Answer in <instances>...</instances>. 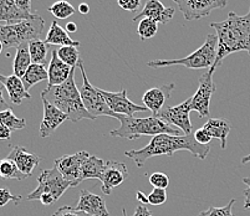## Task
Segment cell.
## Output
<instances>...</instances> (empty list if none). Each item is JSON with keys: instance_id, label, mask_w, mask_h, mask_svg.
Wrapping results in <instances>:
<instances>
[{"instance_id": "ffe728a7", "label": "cell", "mask_w": 250, "mask_h": 216, "mask_svg": "<svg viewBox=\"0 0 250 216\" xmlns=\"http://www.w3.org/2000/svg\"><path fill=\"white\" fill-rule=\"evenodd\" d=\"M72 69L74 67H70L69 65L63 63L59 59L58 49H52L51 60L47 65V75H49V77H47L49 85L47 86H60L66 82Z\"/></svg>"}, {"instance_id": "8992f818", "label": "cell", "mask_w": 250, "mask_h": 216, "mask_svg": "<svg viewBox=\"0 0 250 216\" xmlns=\"http://www.w3.org/2000/svg\"><path fill=\"white\" fill-rule=\"evenodd\" d=\"M217 47H218V36L217 34H208L206 36L204 44L199 49L192 52L190 55L186 56L183 59H177V60H154L149 61L147 63L148 67L153 69H161V67H167V66L181 65L187 67V69H210L215 62L217 59Z\"/></svg>"}, {"instance_id": "277c9868", "label": "cell", "mask_w": 250, "mask_h": 216, "mask_svg": "<svg viewBox=\"0 0 250 216\" xmlns=\"http://www.w3.org/2000/svg\"><path fill=\"white\" fill-rule=\"evenodd\" d=\"M116 119L120 122V127L110 132L112 137L125 138L128 140H136L142 136H157V134H172V136H183V132L176 127L170 126L165 120L157 118L156 116L151 117H135V116H115Z\"/></svg>"}, {"instance_id": "603a6c76", "label": "cell", "mask_w": 250, "mask_h": 216, "mask_svg": "<svg viewBox=\"0 0 250 216\" xmlns=\"http://www.w3.org/2000/svg\"><path fill=\"white\" fill-rule=\"evenodd\" d=\"M202 128L208 132L212 138H217L220 140V148L226 149L227 137L230 133V124L227 119L223 118H209L207 123L203 124Z\"/></svg>"}, {"instance_id": "5bb4252c", "label": "cell", "mask_w": 250, "mask_h": 216, "mask_svg": "<svg viewBox=\"0 0 250 216\" xmlns=\"http://www.w3.org/2000/svg\"><path fill=\"white\" fill-rule=\"evenodd\" d=\"M128 169L125 163L120 161H106L101 180V190L106 195H110L112 189L121 185L128 178Z\"/></svg>"}, {"instance_id": "7c38bea8", "label": "cell", "mask_w": 250, "mask_h": 216, "mask_svg": "<svg viewBox=\"0 0 250 216\" xmlns=\"http://www.w3.org/2000/svg\"><path fill=\"white\" fill-rule=\"evenodd\" d=\"M190 111H192L190 110V98H188L178 106L166 107L156 117L165 120L170 126L181 129L184 134H190L193 129L189 118Z\"/></svg>"}, {"instance_id": "484cf974", "label": "cell", "mask_w": 250, "mask_h": 216, "mask_svg": "<svg viewBox=\"0 0 250 216\" xmlns=\"http://www.w3.org/2000/svg\"><path fill=\"white\" fill-rule=\"evenodd\" d=\"M30 52H29V44H22L19 47H17V54H15L14 62H13V71L15 76L22 79L25 72L31 65Z\"/></svg>"}, {"instance_id": "83f0119b", "label": "cell", "mask_w": 250, "mask_h": 216, "mask_svg": "<svg viewBox=\"0 0 250 216\" xmlns=\"http://www.w3.org/2000/svg\"><path fill=\"white\" fill-rule=\"evenodd\" d=\"M29 52H30L31 62L38 65H45L47 62V52H49V45L40 39H36L29 42Z\"/></svg>"}, {"instance_id": "44dd1931", "label": "cell", "mask_w": 250, "mask_h": 216, "mask_svg": "<svg viewBox=\"0 0 250 216\" xmlns=\"http://www.w3.org/2000/svg\"><path fill=\"white\" fill-rule=\"evenodd\" d=\"M0 83L8 91L9 98H10V102L13 104L19 106V104L22 103L24 99L31 98V95L29 93V91L25 90L21 79L15 76L14 74L10 75V76L0 74Z\"/></svg>"}, {"instance_id": "7402d4cb", "label": "cell", "mask_w": 250, "mask_h": 216, "mask_svg": "<svg viewBox=\"0 0 250 216\" xmlns=\"http://www.w3.org/2000/svg\"><path fill=\"white\" fill-rule=\"evenodd\" d=\"M34 15V13H26L18 8L14 0H0V22L17 24L22 20L31 19Z\"/></svg>"}, {"instance_id": "4316f807", "label": "cell", "mask_w": 250, "mask_h": 216, "mask_svg": "<svg viewBox=\"0 0 250 216\" xmlns=\"http://www.w3.org/2000/svg\"><path fill=\"white\" fill-rule=\"evenodd\" d=\"M47 67L45 65H38V63H31L28 71L25 72L21 81L24 83L25 90L29 91L34 85L42 82L44 79H47Z\"/></svg>"}, {"instance_id": "c3c4849f", "label": "cell", "mask_w": 250, "mask_h": 216, "mask_svg": "<svg viewBox=\"0 0 250 216\" xmlns=\"http://www.w3.org/2000/svg\"><path fill=\"white\" fill-rule=\"evenodd\" d=\"M65 30H66L67 33H70V34L76 33V30H77L76 24H75V22H67V24H66V28H65Z\"/></svg>"}, {"instance_id": "ab89813d", "label": "cell", "mask_w": 250, "mask_h": 216, "mask_svg": "<svg viewBox=\"0 0 250 216\" xmlns=\"http://www.w3.org/2000/svg\"><path fill=\"white\" fill-rule=\"evenodd\" d=\"M120 8L127 11H136L141 5V0H117Z\"/></svg>"}, {"instance_id": "ac0fdd59", "label": "cell", "mask_w": 250, "mask_h": 216, "mask_svg": "<svg viewBox=\"0 0 250 216\" xmlns=\"http://www.w3.org/2000/svg\"><path fill=\"white\" fill-rule=\"evenodd\" d=\"M42 103H44V118L40 124V128H39V133H40V137L46 138L51 136L65 120L69 119V117L66 113H63L62 111L52 106L45 99H42Z\"/></svg>"}, {"instance_id": "d590c367", "label": "cell", "mask_w": 250, "mask_h": 216, "mask_svg": "<svg viewBox=\"0 0 250 216\" xmlns=\"http://www.w3.org/2000/svg\"><path fill=\"white\" fill-rule=\"evenodd\" d=\"M149 184H151L153 188L167 189V186L169 185V178H168L165 173H152V174L149 175Z\"/></svg>"}, {"instance_id": "f35d334b", "label": "cell", "mask_w": 250, "mask_h": 216, "mask_svg": "<svg viewBox=\"0 0 250 216\" xmlns=\"http://www.w3.org/2000/svg\"><path fill=\"white\" fill-rule=\"evenodd\" d=\"M193 136H194V139L197 140V143H199V144L202 145H209V143L212 142L213 139V138L210 137V134L207 131H204L202 127L199 129H197V131L193 133Z\"/></svg>"}, {"instance_id": "7a4b0ae2", "label": "cell", "mask_w": 250, "mask_h": 216, "mask_svg": "<svg viewBox=\"0 0 250 216\" xmlns=\"http://www.w3.org/2000/svg\"><path fill=\"white\" fill-rule=\"evenodd\" d=\"M178 151H187L192 153L195 158L204 159L210 152V145H202L197 143L194 136L184 134V136H172V134H157L152 138L151 142L137 151H126L128 158L133 159L138 168L143 167L148 159L157 156H173Z\"/></svg>"}, {"instance_id": "f546056e", "label": "cell", "mask_w": 250, "mask_h": 216, "mask_svg": "<svg viewBox=\"0 0 250 216\" xmlns=\"http://www.w3.org/2000/svg\"><path fill=\"white\" fill-rule=\"evenodd\" d=\"M0 123L8 127L10 131H20V129H24L26 127V119L18 118L14 115V112L11 111V108H9V110L0 112Z\"/></svg>"}, {"instance_id": "bcb514c9", "label": "cell", "mask_w": 250, "mask_h": 216, "mask_svg": "<svg viewBox=\"0 0 250 216\" xmlns=\"http://www.w3.org/2000/svg\"><path fill=\"white\" fill-rule=\"evenodd\" d=\"M79 11H80V14L83 15L88 14V13H90V5L86 3L80 4V5H79Z\"/></svg>"}, {"instance_id": "d6986e66", "label": "cell", "mask_w": 250, "mask_h": 216, "mask_svg": "<svg viewBox=\"0 0 250 216\" xmlns=\"http://www.w3.org/2000/svg\"><path fill=\"white\" fill-rule=\"evenodd\" d=\"M6 158L14 161L18 169L26 177H30L33 170L42 163L40 157L34 153H29L24 147H14Z\"/></svg>"}, {"instance_id": "7dc6e473", "label": "cell", "mask_w": 250, "mask_h": 216, "mask_svg": "<svg viewBox=\"0 0 250 216\" xmlns=\"http://www.w3.org/2000/svg\"><path fill=\"white\" fill-rule=\"evenodd\" d=\"M136 199H137L140 202H143V204H148V199H147V196L143 194L142 192H140V190H138L137 194H136Z\"/></svg>"}, {"instance_id": "f1b7e54d", "label": "cell", "mask_w": 250, "mask_h": 216, "mask_svg": "<svg viewBox=\"0 0 250 216\" xmlns=\"http://www.w3.org/2000/svg\"><path fill=\"white\" fill-rule=\"evenodd\" d=\"M0 178L5 179V180H25L28 178L26 175L22 174L15 163L10 159H0Z\"/></svg>"}, {"instance_id": "816d5d0a", "label": "cell", "mask_w": 250, "mask_h": 216, "mask_svg": "<svg viewBox=\"0 0 250 216\" xmlns=\"http://www.w3.org/2000/svg\"><path fill=\"white\" fill-rule=\"evenodd\" d=\"M122 213H124V214H122V216H127V213H126V209H125V208H124V210H122Z\"/></svg>"}, {"instance_id": "836d02e7", "label": "cell", "mask_w": 250, "mask_h": 216, "mask_svg": "<svg viewBox=\"0 0 250 216\" xmlns=\"http://www.w3.org/2000/svg\"><path fill=\"white\" fill-rule=\"evenodd\" d=\"M234 204H235V200L231 199L228 202V205L223 208H209L208 210L201 211L198 216H235L233 214Z\"/></svg>"}, {"instance_id": "74e56055", "label": "cell", "mask_w": 250, "mask_h": 216, "mask_svg": "<svg viewBox=\"0 0 250 216\" xmlns=\"http://www.w3.org/2000/svg\"><path fill=\"white\" fill-rule=\"evenodd\" d=\"M51 216H91V215L83 213V211L76 210V209L71 208V206H61V208H59Z\"/></svg>"}, {"instance_id": "d6a6232c", "label": "cell", "mask_w": 250, "mask_h": 216, "mask_svg": "<svg viewBox=\"0 0 250 216\" xmlns=\"http://www.w3.org/2000/svg\"><path fill=\"white\" fill-rule=\"evenodd\" d=\"M158 31V24L154 20L148 19H142L138 24L137 34L141 38V40H148V39L153 38Z\"/></svg>"}, {"instance_id": "3957f363", "label": "cell", "mask_w": 250, "mask_h": 216, "mask_svg": "<svg viewBox=\"0 0 250 216\" xmlns=\"http://www.w3.org/2000/svg\"><path fill=\"white\" fill-rule=\"evenodd\" d=\"M40 96L42 99H45L63 113H66L72 123H77L83 119H96L87 112L81 101L80 90L75 83V67L66 82L60 86H47L40 93Z\"/></svg>"}, {"instance_id": "b9f144b4", "label": "cell", "mask_w": 250, "mask_h": 216, "mask_svg": "<svg viewBox=\"0 0 250 216\" xmlns=\"http://www.w3.org/2000/svg\"><path fill=\"white\" fill-rule=\"evenodd\" d=\"M14 1L18 8H20L21 10L26 11V13H33L31 11V0H14Z\"/></svg>"}, {"instance_id": "60d3db41", "label": "cell", "mask_w": 250, "mask_h": 216, "mask_svg": "<svg viewBox=\"0 0 250 216\" xmlns=\"http://www.w3.org/2000/svg\"><path fill=\"white\" fill-rule=\"evenodd\" d=\"M243 183L247 185V189L244 192V209H250V178L243 179Z\"/></svg>"}, {"instance_id": "ba28073f", "label": "cell", "mask_w": 250, "mask_h": 216, "mask_svg": "<svg viewBox=\"0 0 250 216\" xmlns=\"http://www.w3.org/2000/svg\"><path fill=\"white\" fill-rule=\"evenodd\" d=\"M77 67L80 69L83 79V83L80 88L81 101H83V106H85V108L87 110V112L95 118L100 117V116H108V117L115 118L116 113H113L112 111L108 108L107 103H106L104 98L102 97L101 93H100L99 88L94 87L92 83L90 82L87 74H86L85 71V67H83V60L79 61Z\"/></svg>"}, {"instance_id": "d4e9b609", "label": "cell", "mask_w": 250, "mask_h": 216, "mask_svg": "<svg viewBox=\"0 0 250 216\" xmlns=\"http://www.w3.org/2000/svg\"><path fill=\"white\" fill-rule=\"evenodd\" d=\"M104 164H106V161L97 158V157H88L87 160L83 163V169H81V183L83 180H87V179H97V180L101 181L102 174H104Z\"/></svg>"}, {"instance_id": "8d00e7d4", "label": "cell", "mask_w": 250, "mask_h": 216, "mask_svg": "<svg viewBox=\"0 0 250 216\" xmlns=\"http://www.w3.org/2000/svg\"><path fill=\"white\" fill-rule=\"evenodd\" d=\"M20 200H21V196H20V195H14L6 188H0V208L8 205L9 202L19 204Z\"/></svg>"}, {"instance_id": "e575fe53", "label": "cell", "mask_w": 250, "mask_h": 216, "mask_svg": "<svg viewBox=\"0 0 250 216\" xmlns=\"http://www.w3.org/2000/svg\"><path fill=\"white\" fill-rule=\"evenodd\" d=\"M148 199V204L154 206L163 205L166 201H167V193H166V189H158L153 188L151 194L147 196Z\"/></svg>"}, {"instance_id": "4dcf8cb0", "label": "cell", "mask_w": 250, "mask_h": 216, "mask_svg": "<svg viewBox=\"0 0 250 216\" xmlns=\"http://www.w3.org/2000/svg\"><path fill=\"white\" fill-rule=\"evenodd\" d=\"M58 56L70 67H77V63L80 61V52L75 46H61L58 49Z\"/></svg>"}, {"instance_id": "8fae6325", "label": "cell", "mask_w": 250, "mask_h": 216, "mask_svg": "<svg viewBox=\"0 0 250 216\" xmlns=\"http://www.w3.org/2000/svg\"><path fill=\"white\" fill-rule=\"evenodd\" d=\"M188 21L198 20L210 15L215 9H222L227 5L228 0H173Z\"/></svg>"}, {"instance_id": "e0dca14e", "label": "cell", "mask_w": 250, "mask_h": 216, "mask_svg": "<svg viewBox=\"0 0 250 216\" xmlns=\"http://www.w3.org/2000/svg\"><path fill=\"white\" fill-rule=\"evenodd\" d=\"M75 209L83 211L91 216H110L106 206V200L100 195L91 193L87 189L81 190L80 197Z\"/></svg>"}, {"instance_id": "4fadbf2b", "label": "cell", "mask_w": 250, "mask_h": 216, "mask_svg": "<svg viewBox=\"0 0 250 216\" xmlns=\"http://www.w3.org/2000/svg\"><path fill=\"white\" fill-rule=\"evenodd\" d=\"M100 93H101L102 97L106 101V103H107L108 108L113 113H117V115L135 116V113L147 112L148 111L145 106H138V104L133 103L132 101H129L128 97H127L126 88H124L120 92H111V91L100 90Z\"/></svg>"}, {"instance_id": "f6af8a7d", "label": "cell", "mask_w": 250, "mask_h": 216, "mask_svg": "<svg viewBox=\"0 0 250 216\" xmlns=\"http://www.w3.org/2000/svg\"><path fill=\"white\" fill-rule=\"evenodd\" d=\"M10 107L9 104L6 103L5 98H4V95H3V88L0 87V112H3V111L9 110Z\"/></svg>"}, {"instance_id": "ee69618b", "label": "cell", "mask_w": 250, "mask_h": 216, "mask_svg": "<svg viewBox=\"0 0 250 216\" xmlns=\"http://www.w3.org/2000/svg\"><path fill=\"white\" fill-rule=\"evenodd\" d=\"M133 216H152V214L146 206L143 205V204H140V205L136 208V211L135 214H133Z\"/></svg>"}, {"instance_id": "1f68e13d", "label": "cell", "mask_w": 250, "mask_h": 216, "mask_svg": "<svg viewBox=\"0 0 250 216\" xmlns=\"http://www.w3.org/2000/svg\"><path fill=\"white\" fill-rule=\"evenodd\" d=\"M49 11L58 19H67L75 13V8L66 0H60L52 4L49 8Z\"/></svg>"}, {"instance_id": "30bf717a", "label": "cell", "mask_w": 250, "mask_h": 216, "mask_svg": "<svg viewBox=\"0 0 250 216\" xmlns=\"http://www.w3.org/2000/svg\"><path fill=\"white\" fill-rule=\"evenodd\" d=\"M88 157H90V153L86 151L67 154V156H62L56 159L54 167L62 175L65 180L71 184V186H77L81 183V169Z\"/></svg>"}, {"instance_id": "cb8c5ba5", "label": "cell", "mask_w": 250, "mask_h": 216, "mask_svg": "<svg viewBox=\"0 0 250 216\" xmlns=\"http://www.w3.org/2000/svg\"><path fill=\"white\" fill-rule=\"evenodd\" d=\"M45 42L47 45H51V46H56V45H60V46H75L77 47L80 45L79 41H74L71 38H70L69 33H67L65 29H62L60 25L56 21H54L50 26L49 31L46 34V39H45Z\"/></svg>"}, {"instance_id": "681fc988", "label": "cell", "mask_w": 250, "mask_h": 216, "mask_svg": "<svg viewBox=\"0 0 250 216\" xmlns=\"http://www.w3.org/2000/svg\"><path fill=\"white\" fill-rule=\"evenodd\" d=\"M247 163H250V154H248L242 159V164H247Z\"/></svg>"}, {"instance_id": "6da1fadb", "label": "cell", "mask_w": 250, "mask_h": 216, "mask_svg": "<svg viewBox=\"0 0 250 216\" xmlns=\"http://www.w3.org/2000/svg\"><path fill=\"white\" fill-rule=\"evenodd\" d=\"M210 28L214 29L218 36L217 59L213 65L215 69L234 52L245 51L250 55V8L244 15L230 11L223 21L212 22Z\"/></svg>"}, {"instance_id": "7bdbcfd3", "label": "cell", "mask_w": 250, "mask_h": 216, "mask_svg": "<svg viewBox=\"0 0 250 216\" xmlns=\"http://www.w3.org/2000/svg\"><path fill=\"white\" fill-rule=\"evenodd\" d=\"M11 138V131L3 123H0V140H9Z\"/></svg>"}, {"instance_id": "2e32d148", "label": "cell", "mask_w": 250, "mask_h": 216, "mask_svg": "<svg viewBox=\"0 0 250 216\" xmlns=\"http://www.w3.org/2000/svg\"><path fill=\"white\" fill-rule=\"evenodd\" d=\"M174 87H176L174 83H167V85L160 86V87L149 88L143 93V106L148 111H151L153 116H157L163 110L166 101L170 97V93L174 90Z\"/></svg>"}, {"instance_id": "5b68a950", "label": "cell", "mask_w": 250, "mask_h": 216, "mask_svg": "<svg viewBox=\"0 0 250 216\" xmlns=\"http://www.w3.org/2000/svg\"><path fill=\"white\" fill-rule=\"evenodd\" d=\"M44 29L45 19L38 14L17 24H0V41L3 42L4 49H17L40 38Z\"/></svg>"}, {"instance_id": "9c48e42d", "label": "cell", "mask_w": 250, "mask_h": 216, "mask_svg": "<svg viewBox=\"0 0 250 216\" xmlns=\"http://www.w3.org/2000/svg\"><path fill=\"white\" fill-rule=\"evenodd\" d=\"M215 67L212 66L208 70V72L202 75L199 77V86L194 96L190 97V110L198 112L199 117H209V106H210V99H212L213 93L215 92L217 87L213 82V74L215 72Z\"/></svg>"}, {"instance_id": "52a82bcc", "label": "cell", "mask_w": 250, "mask_h": 216, "mask_svg": "<svg viewBox=\"0 0 250 216\" xmlns=\"http://www.w3.org/2000/svg\"><path fill=\"white\" fill-rule=\"evenodd\" d=\"M71 184L62 178L55 167L42 170L38 177V188L28 195V200H39L42 205H51L58 201Z\"/></svg>"}, {"instance_id": "f907efd6", "label": "cell", "mask_w": 250, "mask_h": 216, "mask_svg": "<svg viewBox=\"0 0 250 216\" xmlns=\"http://www.w3.org/2000/svg\"><path fill=\"white\" fill-rule=\"evenodd\" d=\"M3 50H4V45H3V42L0 41V55H1V52H3Z\"/></svg>"}, {"instance_id": "9a60e30c", "label": "cell", "mask_w": 250, "mask_h": 216, "mask_svg": "<svg viewBox=\"0 0 250 216\" xmlns=\"http://www.w3.org/2000/svg\"><path fill=\"white\" fill-rule=\"evenodd\" d=\"M174 9L173 8H166L160 0H147L142 10L138 13L136 17H133L132 21H140L142 19L154 20L157 24H167L174 17Z\"/></svg>"}]
</instances>
